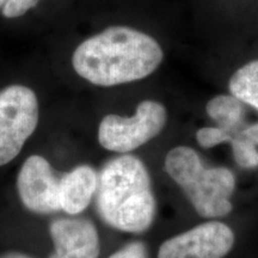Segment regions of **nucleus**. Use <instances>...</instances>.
I'll list each match as a JSON object with an SVG mask.
<instances>
[{"label": "nucleus", "instance_id": "nucleus-1", "mask_svg": "<svg viewBox=\"0 0 258 258\" xmlns=\"http://www.w3.org/2000/svg\"><path fill=\"white\" fill-rule=\"evenodd\" d=\"M164 53L150 35L128 27H111L80 43L73 69L97 86H115L152 74Z\"/></svg>", "mask_w": 258, "mask_h": 258}, {"label": "nucleus", "instance_id": "nucleus-2", "mask_svg": "<svg viewBox=\"0 0 258 258\" xmlns=\"http://www.w3.org/2000/svg\"><path fill=\"white\" fill-rule=\"evenodd\" d=\"M96 206L102 220L115 230L146 232L156 218L157 202L143 161L132 154L106 161L98 175Z\"/></svg>", "mask_w": 258, "mask_h": 258}, {"label": "nucleus", "instance_id": "nucleus-3", "mask_svg": "<svg viewBox=\"0 0 258 258\" xmlns=\"http://www.w3.org/2000/svg\"><path fill=\"white\" fill-rule=\"evenodd\" d=\"M165 171L184 191L199 215L217 219L232 211L235 177L227 167H206L192 148L178 146L165 157Z\"/></svg>", "mask_w": 258, "mask_h": 258}, {"label": "nucleus", "instance_id": "nucleus-4", "mask_svg": "<svg viewBox=\"0 0 258 258\" xmlns=\"http://www.w3.org/2000/svg\"><path fill=\"white\" fill-rule=\"evenodd\" d=\"M166 120L167 111L161 103L144 101L132 117L106 115L99 123L98 141L108 151L132 152L159 135Z\"/></svg>", "mask_w": 258, "mask_h": 258}, {"label": "nucleus", "instance_id": "nucleus-5", "mask_svg": "<svg viewBox=\"0 0 258 258\" xmlns=\"http://www.w3.org/2000/svg\"><path fill=\"white\" fill-rule=\"evenodd\" d=\"M37 123L38 102L31 89L11 85L0 91V166L18 156Z\"/></svg>", "mask_w": 258, "mask_h": 258}, {"label": "nucleus", "instance_id": "nucleus-6", "mask_svg": "<svg viewBox=\"0 0 258 258\" xmlns=\"http://www.w3.org/2000/svg\"><path fill=\"white\" fill-rule=\"evenodd\" d=\"M234 241L235 235L230 226L207 221L164 241L157 258H224L230 253Z\"/></svg>", "mask_w": 258, "mask_h": 258}, {"label": "nucleus", "instance_id": "nucleus-7", "mask_svg": "<svg viewBox=\"0 0 258 258\" xmlns=\"http://www.w3.org/2000/svg\"><path fill=\"white\" fill-rule=\"evenodd\" d=\"M17 191L24 207L32 213L61 211L60 179L43 157L31 156L24 161L17 176Z\"/></svg>", "mask_w": 258, "mask_h": 258}, {"label": "nucleus", "instance_id": "nucleus-8", "mask_svg": "<svg viewBox=\"0 0 258 258\" xmlns=\"http://www.w3.org/2000/svg\"><path fill=\"white\" fill-rule=\"evenodd\" d=\"M54 252L48 258H98L99 235L89 219H57L49 226Z\"/></svg>", "mask_w": 258, "mask_h": 258}, {"label": "nucleus", "instance_id": "nucleus-9", "mask_svg": "<svg viewBox=\"0 0 258 258\" xmlns=\"http://www.w3.org/2000/svg\"><path fill=\"white\" fill-rule=\"evenodd\" d=\"M98 186V175L90 165H79L60 179L61 211L77 215L85 211Z\"/></svg>", "mask_w": 258, "mask_h": 258}, {"label": "nucleus", "instance_id": "nucleus-10", "mask_svg": "<svg viewBox=\"0 0 258 258\" xmlns=\"http://www.w3.org/2000/svg\"><path fill=\"white\" fill-rule=\"evenodd\" d=\"M207 115L213 121L217 122L218 127L231 132L232 134L238 133L241 127L245 116L244 103L233 95H219L206 105Z\"/></svg>", "mask_w": 258, "mask_h": 258}, {"label": "nucleus", "instance_id": "nucleus-11", "mask_svg": "<svg viewBox=\"0 0 258 258\" xmlns=\"http://www.w3.org/2000/svg\"><path fill=\"white\" fill-rule=\"evenodd\" d=\"M228 88L233 96L258 110V59L245 63L231 77Z\"/></svg>", "mask_w": 258, "mask_h": 258}, {"label": "nucleus", "instance_id": "nucleus-12", "mask_svg": "<svg viewBox=\"0 0 258 258\" xmlns=\"http://www.w3.org/2000/svg\"><path fill=\"white\" fill-rule=\"evenodd\" d=\"M232 152L235 163L243 169H254L258 166V150L257 146L240 138L235 133L231 140Z\"/></svg>", "mask_w": 258, "mask_h": 258}, {"label": "nucleus", "instance_id": "nucleus-13", "mask_svg": "<svg viewBox=\"0 0 258 258\" xmlns=\"http://www.w3.org/2000/svg\"><path fill=\"white\" fill-rule=\"evenodd\" d=\"M234 134L220 127H203L196 132V140L203 148H212L224 143H231Z\"/></svg>", "mask_w": 258, "mask_h": 258}, {"label": "nucleus", "instance_id": "nucleus-14", "mask_svg": "<svg viewBox=\"0 0 258 258\" xmlns=\"http://www.w3.org/2000/svg\"><path fill=\"white\" fill-rule=\"evenodd\" d=\"M40 0H6L3 6V15L6 18H16L34 8Z\"/></svg>", "mask_w": 258, "mask_h": 258}, {"label": "nucleus", "instance_id": "nucleus-15", "mask_svg": "<svg viewBox=\"0 0 258 258\" xmlns=\"http://www.w3.org/2000/svg\"><path fill=\"white\" fill-rule=\"evenodd\" d=\"M109 258H148L147 246L143 241H132Z\"/></svg>", "mask_w": 258, "mask_h": 258}, {"label": "nucleus", "instance_id": "nucleus-16", "mask_svg": "<svg viewBox=\"0 0 258 258\" xmlns=\"http://www.w3.org/2000/svg\"><path fill=\"white\" fill-rule=\"evenodd\" d=\"M237 134L249 143L253 144L254 146H258V123L247 125V127L240 129Z\"/></svg>", "mask_w": 258, "mask_h": 258}, {"label": "nucleus", "instance_id": "nucleus-17", "mask_svg": "<svg viewBox=\"0 0 258 258\" xmlns=\"http://www.w3.org/2000/svg\"><path fill=\"white\" fill-rule=\"evenodd\" d=\"M0 258H32L28 254L18 252V251H8V252H4L0 254Z\"/></svg>", "mask_w": 258, "mask_h": 258}, {"label": "nucleus", "instance_id": "nucleus-18", "mask_svg": "<svg viewBox=\"0 0 258 258\" xmlns=\"http://www.w3.org/2000/svg\"><path fill=\"white\" fill-rule=\"evenodd\" d=\"M5 2H6V0H0V8H3V6H4Z\"/></svg>", "mask_w": 258, "mask_h": 258}]
</instances>
